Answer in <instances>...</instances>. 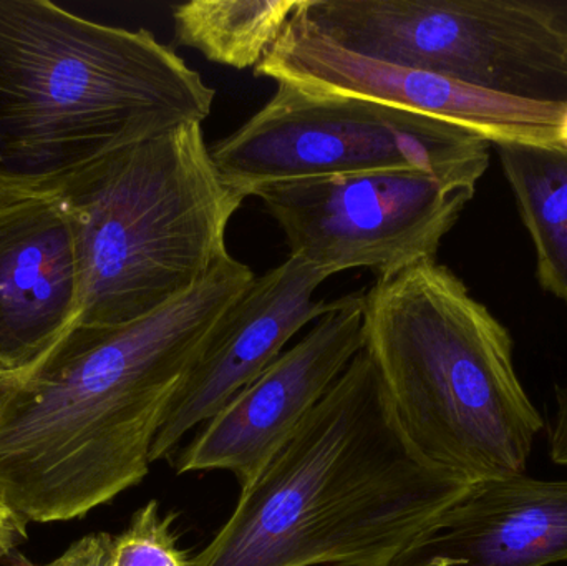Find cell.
<instances>
[{"instance_id": "cell-5", "label": "cell", "mask_w": 567, "mask_h": 566, "mask_svg": "<svg viewBox=\"0 0 567 566\" xmlns=\"http://www.w3.org/2000/svg\"><path fill=\"white\" fill-rule=\"evenodd\" d=\"M80 268L75 325L122 326L192 291L229 255L245 196L219 175L203 123L118 150L59 193Z\"/></svg>"}, {"instance_id": "cell-18", "label": "cell", "mask_w": 567, "mask_h": 566, "mask_svg": "<svg viewBox=\"0 0 567 566\" xmlns=\"http://www.w3.org/2000/svg\"><path fill=\"white\" fill-rule=\"evenodd\" d=\"M29 538L27 524L0 498V562Z\"/></svg>"}, {"instance_id": "cell-19", "label": "cell", "mask_w": 567, "mask_h": 566, "mask_svg": "<svg viewBox=\"0 0 567 566\" xmlns=\"http://www.w3.org/2000/svg\"><path fill=\"white\" fill-rule=\"evenodd\" d=\"M556 138H558L559 148L565 150L567 153V105L561 120H559L558 130H556Z\"/></svg>"}, {"instance_id": "cell-6", "label": "cell", "mask_w": 567, "mask_h": 566, "mask_svg": "<svg viewBox=\"0 0 567 566\" xmlns=\"http://www.w3.org/2000/svg\"><path fill=\"white\" fill-rule=\"evenodd\" d=\"M212 156L221 178L245 198L266 183L375 172L429 173L476 188L492 143L385 103L278 83L275 96L215 143Z\"/></svg>"}, {"instance_id": "cell-4", "label": "cell", "mask_w": 567, "mask_h": 566, "mask_svg": "<svg viewBox=\"0 0 567 566\" xmlns=\"http://www.w3.org/2000/svg\"><path fill=\"white\" fill-rule=\"evenodd\" d=\"M363 351L426 464L470 485L525 474L542 414L508 328L452 269L423 263L363 292Z\"/></svg>"}, {"instance_id": "cell-12", "label": "cell", "mask_w": 567, "mask_h": 566, "mask_svg": "<svg viewBox=\"0 0 567 566\" xmlns=\"http://www.w3.org/2000/svg\"><path fill=\"white\" fill-rule=\"evenodd\" d=\"M567 562V481L526 474L470 485L395 566Z\"/></svg>"}, {"instance_id": "cell-20", "label": "cell", "mask_w": 567, "mask_h": 566, "mask_svg": "<svg viewBox=\"0 0 567 566\" xmlns=\"http://www.w3.org/2000/svg\"><path fill=\"white\" fill-rule=\"evenodd\" d=\"M13 378H16V374H7V372L0 371V395L6 392V389L9 388Z\"/></svg>"}, {"instance_id": "cell-10", "label": "cell", "mask_w": 567, "mask_h": 566, "mask_svg": "<svg viewBox=\"0 0 567 566\" xmlns=\"http://www.w3.org/2000/svg\"><path fill=\"white\" fill-rule=\"evenodd\" d=\"M326 281V276L289 256L256 278L226 309L166 408L153 441L152 464L168 457L188 432L256 381L300 329L340 306L342 298L313 299Z\"/></svg>"}, {"instance_id": "cell-15", "label": "cell", "mask_w": 567, "mask_h": 566, "mask_svg": "<svg viewBox=\"0 0 567 566\" xmlns=\"http://www.w3.org/2000/svg\"><path fill=\"white\" fill-rule=\"evenodd\" d=\"M175 518L176 514H159L155 501L136 511L128 528L113 537V566H193L192 558L179 550Z\"/></svg>"}, {"instance_id": "cell-8", "label": "cell", "mask_w": 567, "mask_h": 566, "mask_svg": "<svg viewBox=\"0 0 567 566\" xmlns=\"http://www.w3.org/2000/svg\"><path fill=\"white\" fill-rule=\"evenodd\" d=\"M300 2L256 66V75L317 95L372 100L432 116L462 126L493 146L559 148L556 130L567 102L515 99L436 73L355 55L323 37L300 12Z\"/></svg>"}, {"instance_id": "cell-13", "label": "cell", "mask_w": 567, "mask_h": 566, "mask_svg": "<svg viewBox=\"0 0 567 566\" xmlns=\"http://www.w3.org/2000/svg\"><path fill=\"white\" fill-rule=\"evenodd\" d=\"M536 251L539 286L567 305V153L532 145H496Z\"/></svg>"}, {"instance_id": "cell-3", "label": "cell", "mask_w": 567, "mask_h": 566, "mask_svg": "<svg viewBox=\"0 0 567 566\" xmlns=\"http://www.w3.org/2000/svg\"><path fill=\"white\" fill-rule=\"evenodd\" d=\"M215 99L148 30L0 0V189L59 195L105 156L205 122Z\"/></svg>"}, {"instance_id": "cell-14", "label": "cell", "mask_w": 567, "mask_h": 566, "mask_svg": "<svg viewBox=\"0 0 567 566\" xmlns=\"http://www.w3.org/2000/svg\"><path fill=\"white\" fill-rule=\"evenodd\" d=\"M300 0H192L173 7L176 42L221 65L256 69Z\"/></svg>"}, {"instance_id": "cell-16", "label": "cell", "mask_w": 567, "mask_h": 566, "mask_svg": "<svg viewBox=\"0 0 567 566\" xmlns=\"http://www.w3.org/2000/svg\"><path fill=\"white\" fill-rule=\"evenodd\" d=\"M112 542L109 534L85 535L47 566H113Z\"/></svg>"}, {"instance_id": "cell-11", "label": "cell", "mask_w": 567, "mask_h": 566, "mask_svg": "<svg viewBox=\"0 0 567 566\" xmlns=\"http://www.w3.org/2000/svg\"><path fill=\"white\" fill-rule=\"evenodd\" d=\"M79 309V258L62 199L0 189V371L33 368Z\"/></svg>"}, {"instance_id": "cell-7", "label": "cell", "mask_w": 567, "mask_h": 566, "mask_svg": "<svg viewBox=\"0 0 567 566\" xmlns=\"http://www.w3.org/2000/svg\"><path fill=\"white\" fill-rule=\"evenodd\" d=\"M476 188L429 173L375 172L258 186L290 249L320 275L369 269L390 279L436 261Z\"/></svg>"}, {"instance_id": "cell-21", "label": "cell", "mask_w": 567, "mask_h": 566, "mask_svg": "<svg viewBox=\"0 0 567 566\" xmlns=\"http://www.w3.org/2000/svg\"><path fill=\"white\" fill-rule=\"evenodd\" d=\"M10 566H39V565H33L32 562L27 560V558L20 557V555H16V557L12 558V564H10Z\"/></svg>"}, {"instance_id": "cell-9", "label": "cell", "mask_w": 567, "mask_h": 566, "mask_svg": "<svg viewBox=\"0 0 567 566\" xmlns=\"http://www.w3.org/2000/svg\"><path fill=\"white\" fill-rule=\"evenodd\" d=\"M363 349V295L343 296L292 348L206 422L176 472L228 471L248 487Z\"/></svg>"}, {"instance_id": "cell-1", "label": "cell", "mask_w": 567, "mask_h": 566, "mask_svg": "<svg viewBox=\"0 0 567 566\" xmlns=\"http://www.w3.org/2000/svg\"><path fill=\"white\" fill-rule=\"evenodd\" d=\"M255 279L228 255L145 318L73 325L0 395V498L27 525L50 524L138 485L183 375Z\"/></svg>"}, {"instance_id": "cell-17", "label": "cell", "mask_w": 567, "mask_h": 566, "mask_svg": "<svg viewBox=\"0 0 567 566\" xmlns=\"http://www.w3.org/2000/svg\"><path fill=\"white\" fill-rule=\"evenodd\" d=\"M549 457L567 467V385L556 388V412L548 432Z\"/></svg>"}, {"instance_id": "cell-2", "label": "cell", "mask_w": 567, "mask_h": 566, "mask_svg": "<svg viewBox=\"0 0 567 566\" xmlns=\"http://www.w3.org/2000/svg\"><path fill=\"white\" fill-rule=\"evenodd\" d=\"M468 488L413 451L362 349L193 566H395Z\"/></svg>"}]
</instances>
